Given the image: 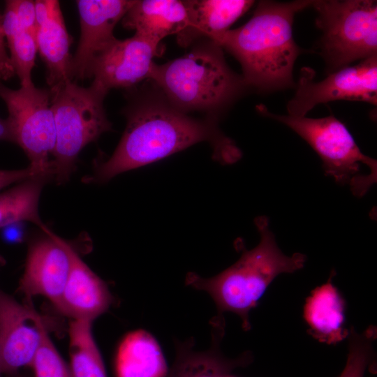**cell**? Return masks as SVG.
<instances>
[{
  "label": "cell",
  "mask_w": 377,
  "mask_h": 377,
  "mask_svg": "<svg viewBox=\"0 0 377 377\" xmlns=\"http://www.w3.org/2000/svg\"><path fill=\"white\" fill-rule=\"evenodd\" d=\"M47 181L40 177H31L0 193V228L24 221L33 223L42 231L47 228L38 212L41 191Z\"/></svg>",
  "instance_id": "44dd1931"
},
{
  "label": "cell",
  "mask_w": 377,
  "mask_h": 377,
  "mask_svg": "<svg viewBox=\"0 0 377 377\" xmlns=\"http://www.w3.org/2000/svg\"><path fill=\"white\" fill-rule=\"evenodd\" d=\"M115 368L117 377H165L168 371L156 340L142 330L131 332L123 339Z\"/></svg>",
  "instance_id": "d6986e66"
},
{
  "label": "cell",
  "mask_w": 377,
  "mask_h": 377,
  "mask_svg": "<svg viewBox=\"0 0 377 377\" xmlns=\"http://www.w3.org/2000/svg\"><path fill=\"white\" fill-rule=\"evenodd\" d=\"M0 377H1V376H0Z\"/></svg>",
  "instance_id": "1f68e13d"
},
{
  "label": "cell",
  "mask_w": 377,
  "mask_h": 377,
  "mask_svg": "<svg viewBox=\"0 0 377 377\" xmlns=\"http://www.w3.org/2000/svg\"><path fill=\"white\" fill-rule=\"evenodd\" d=\"M212 346L204 351H197L188 341L177 345L174 364L165 377H230L237 367H244L251 362V356L244 353L236 359L223 355L219 350L224 334L223 317L212 320Z\"/></svg>",
  "instance_id": "2e32d148"
},
{
  "label": "cell",
  "mask_w": 377,
  "mask_h": 377,
  "mask_svg": "<svg viewBox=\"0 0 377 377\" xmlns=\"http://www.w3.org/2000/svg\"><path fill=\"white\" fill-rule=\"evenodd\" d=\"M71 258L69 274L54 307L71 320L92 322L104 313L113 302L106 283L82 260L67 242Z\"/></svg>",
  "instance_id": "5bb4252c"
},
{
  "label": "cell",
  "mask_w": 377,
  "mask_h": 377,
  "mask_svg": "<svg viewBox=\"0 0 377 377\" xmlns=\"http://www.w3.org/2000/svg\"><path fill=\"white\" fill-rule=\"evenodd\" d=\"M36 39L38 52L47 68V82L50 89L72 81L71 40L58 1L53 0L50 17L38 29Z\"/></svg>",
  "instance_id": "e0dca14e"
},
{
  "label": "cell",
  "mask_w": 377,
  "mask_h": 377,
  "mask_svg": "<svg viewBox=\"0 0 377 377\" xmlns=\"http://www.w3.org/2000/svg\"><path fill=\"white\" fill-rule=\"evenodd\" d=\"M320 54L330 73L377 55V3L374 0H316Z\"/></svg>",
  "instance_id": "52a82bcc"
},
{
  "label": "cell",
  "mask_w": 377,
  "mask_h": 377,
  "mask_svg": "<svg viewBox=\"0 0 377 377\" xmlns=\"http://www.w3.org/2000/svg\"><path fill=\"white\" fill-rule=\"evenodd\" d=\"M0 97L7 107L14 143L27 156L29 166L37 177L53 178L56 130L50 89L34 84L12 89L0 82Z\"/></svg>",
  "instance_id": "ba28073f"
},
{
  "label": "cell",
  "mask_w": 377,
  "mask_h": 377,
  "mask_svg": "<svg viewBox=\"0 0 377 377\" xmlns=\"http://www.w3.org/2000/svg\"><path fill=\"white\" fill-rule=\"evenodd\" d=\"M132 0H78L80 36L73 57V77H90L97 54L115 38L113 31L133 5Z\"/></svg>",
  "instance_id": "4fadbf2b"
},
{
  "label": "cell",
  "mask_w": 377,
  "mask_h": 377,
  "mask_svg": "<svg viewBox=\"0 0 377 377\" xmlns=\"http://www.w3.org/2000/svg\"><path fill=\"white\" fill-rule=\"evenodd\" d=\"M14 4L21 28L36 36L38 28L36 22L34 1L14 0Z\"/></svg>",
  "instance_id": "484cf974"
},
{
  "label": "cell",
  "mask_w": 377,
  "mask_h": 377,
  "mask_svg": "<svg viewBox=\"0 0 377 377\" xmlns=\"http://www.w3.org/2000/svg\"><path fill=\"white\" fill-rule=\"evenodd\" d=\"M7 43L10 58L21 87L31 85L34 84L31 73L38 52L36 36L21 29Z\"/></svg>",
  "instance_id": "603a6c76"
},
{
  "label": "cell",
  "mask_w": 377,
  "mask_h": 377,
  "mask_svg": "<svg viewBox=\"0 0 377 377\" xmlns=\"http://www.w3.org/2000/svg\"><path fill=\"white\" fill-rule=\"evenodd\" d=\"M35 177H36L35 172L29 166L21 170H0V191L14 183H19Z\"/></svg>",
  "instance_id": "4316f807"
},
{
  "label": "cell",
  "mask_w": 377,
  "mask_h": 377,
  "mask_svg": "<svg viewBox=\"0 0 377 377\" xmlns=\"http://www.w3.org/2000/svg\"><path fill=\"white\" fill-rule=\"evenodd\" d=\"M29 246L18 290L30 302L43 296L54 306L64 288L71 267L67 242L48 228Z\"/></svg>",
  "instance_id": "7c38bea8"
},
{
  "label": "cell",
  "mask_w": 377,
  "mask_h": 377,
  "mask_svg": "<svg viewBox=\"0 0 377 377\" xmlns=\"http://www.w3.org/2000/svg\"><path fill=\"white\" fill-rule=\"evenodd\" d=\"M264 117L291 128L317 153L325 175L341 184H348L357 197L363 196L376 182L377 161L363 154L346 126L333 115L322 118L273 113L261 104Z\"/></svg>",
  "instance_id": "8992f818"
},
{
  "label": "cell",
  "mask_w": 377,
  "mask_h": 377,
  "mask_svg": "<svg viewBox=\"0 0 377 377\" xmlns=\"http://www.w3.org/2000/svg\"><path fill=\"white\" fill-rule=\"evenodd\" d=\"M374 329L359 333L351 328L348 334L346 363L339 377H364L374 355Z\"/></svg>",
  "instance_id": "cb8c5ba5"
},
{
  "label": "cell",
  "mask_w": 377,
  "mask_h": 377,
  "mask_svg": "<svg viewBox=\"0 0 377 377\" xmlns=\"http://www.w3.org/2000/svg\"><path fill=\"white\" fill-rule=\"evenodd\" d=\"M17 223L9 225L4 228V236L9 241H15L20 237L21 231Z\"/></svg>",
  "instance_id": "4dcf8cb0"
},
{
  "label": "cell",
  "mask_w": 377,
  "mask_h": 377,
  "mask_svg": "<svg viewBox=\"0 0 377 377\" xmlns=\"http://www.w3.org/2000/svg\"><path fill=\"white\" fill-rule=\"evenodd\" d=\"M34 377H73L68 365L52 343L45 325L42 339L31 364Z\"/></svg>",
  "instance_id": "d4e9b609"
},
{
  "label": "cell",
  "mask_w": 377,
  "mask_h": 377,
  "mask_svg": "<svg viewBox=\"0 0 377 377\" xmlns=\"http://www.w3.org/2000/svg\"><path fill=\"white\" fill-rule=\"evenodd\" d=\"M52 3L53 0H37L34 1L36 22L38 29L49 18Z\"/></svg>",
  "instance_id": "f1b7e54d"
},
{
  "label": "cell",
  "mask_w": 377,
  "mask_h": 377,
  "mask_svg": "<svg viewBox=\"0 0 377 377\" xmlns=\"http://www.w3.org/2000/svg\"><path fill=\"white\" fill-rule=\"evenodd\" d=\"M15 75V72L13 66L6 51L5 37L2 31L0 18V80H8Z\"/></svg>",
  "instance_id": "83f0119b"
},
{
  "label": "cell",
  "mask_w": 377,
  "mask_h": 377,
  "mask_svg": "<svg viewBox=\"0 0 377 377\" xmlns=\"http://www.w3.org/2000/svg\"><path fill=\"white\" fill-rule=\"evenodd\" d=\"M343 311V300L332 284L331 276L325 284L312 291L306 300L304 313L313 334L332 343L346 337L342 330Z\"/></svg>",
  "instance_id": "ffe728a7"
},
{
  "label": "cell",
  "mask_w": 377,
  "mask_h": 377,
  "mask_svg": "<svg viewBox=\"0 0 377 377\" xmlns=\"http://www.w3.org/2000/svg\"><path fill=\"white\" fill-rule=\"evenodd\" d=\"M50 91L56 130L53 179L61 184L69 180L83 148L111 129L103 105L108 91L93 82L84 87L73 80Z\"/></svg>",
  "instance_id": "5b68a950"
},
{
  "label": "cell",
  "mask_w": 377,
  "mask_h": 377,
  "mask_svg": "<svg viewBox=\"0 0 377 377\" xmlns=\"http://www.w3.org/2000/svg\"><path fill=\"white\" fill-rule=\"evenodd\" d=\"M254 222L260 235L255 248L244 250L235 264L215 276L203 278L190 272L186 277V285L209 293L217 306L218 316L226 311L237 314L245 330L251 328L249 311L273 280L302 269L306 261L303 253L288 256L281 251L267 217L258 216Z\"/></svg>",
  "instance_id": "3957f363"
},
{
  "label": "cell",
  "mask_w": 377,
  "mask_h": 377,
  "mask_svg": "<svg viewBox=\"0 0 377 377\" xmlns=\"http://www.w3.org/2000/svg\"><path fill=\"white\" fill-rule=\"evenodd\" d=\"M159 43L135 34L131 38H114L95 57L90 77L108 91L113 88H131L149 79L159 53Z\"/></svg>",
  "instance_id": "8fae6325"
},
{
  "label": "cell",
  "mask_w": 377,
  "mask_h": 377,
  "mask_svg": "<svg viewBox=\"0 0 377 377\" xmlns=\"http://www.w3.org/2000/svg\"><path fill=\"white\" fill-rule=\"evenodd\" d=\"M185 55L162 65L154 64L150 80L173 107L186 113H217L232 103L246 87L242 76L228 66L222 48L204 40Z\"/></svg>",
  "instance_id": "277c9868"
},
{
  "label": "cell",
  "mask_w": 377,
  "mask_h": 377,
  "mask_svg": "<svg viewBox=\"0 0 377 377\" xmlns=\"http://www.w3.org/2000/svg\"><path fill=\"white\" fill-rule=\"evenodd\" d=\"M162 97L141 98L129 105L119 145L107 161L96 165L88 180L106 182L203 141L209 142L214 158L223 165L241 158V150L219 129L216 119L192 118Z\"/></svg>",
  "instance_id": "6da1fadb"
},
{
  "label": "cell",
  "mask_w": 377,
  "mask_h": 377,
  "mask_svg": "<svg viewBox=\"0 0 377 377\" xmlns=\"http://www.w3.org/2000/svg\"><path fill=\"white\" fill-rule=\"evenodd\" d=\"M3 260L0 257V265ZM43 320L30 302L20 304L0 289V376L31 367L42 339Z\"/></svg>",
  "instance_id": "30bf717a"
},
{
  "label": "cell",
  "mask_w": 377,
  "mask_h": 377,
  "mask_svg": "<svg viewBox=\"0 0 377 377\" xmlns=\"http://www.w3.org/2000/svg\"><path fill=\"white\" fill-rule=\"evenodd\" d=\"M337 100L377 103V55L330 73L319 82L313 71H302L295 96L289 101V115L305 116L316 105Z\"/></svg>",
  "instance_id": "9c48e42d"
},
{
  "label": "cell",
  "mask_w": 377,
  "mask_h": 377,
  "mask_svg": "<svg viewBox=\"0 0 377 377\" xmlns=\"http://www.w3.org/2000/svg\"><path fill=\"white\" fill-rule=\"evenodd\" d=\"M92 322L71 320L69 324V369L73 377H107L91 330Z\"/></svg>",
  "instance_id": "7402d4cb"
},
{
  "label": "cell",
  "mask_w": 377,
  "mask_h": 377,
  "mask_svg": "<svg viewBox=\"0 0 377 377\" xmlns=\"http://www.w3.org/2000/svg\"><path fill=\"white\" fill-rule=\"evenodd\" d=\"M186 24V8L179 0L135 1L122 18L125 28L158 43L169 35L178 34Z\"/></svg>",
  "instance_id": "ac0fdd59"
},
{
  "label": "cell",
  "mask_w": 377,
  "mask_h": 377,
  "mask_svg": "<svg viewBox=\"0 0 377 377\" xmlns=\"http://www.w3.org/2000/svg\"><path fill=\"white\" fill-rule=\"evenodd\" d=\"M187 11L186 27L177 34L186 47L204 40L215 41L254 3L251 0L183 1Z\"/></svg>",
  "instance_id": "9a60e30c"
},
{
  "label": "cell",
  "mask_w": 377,
  "mask_h": 377,
  "mask_svg": "<svg viewBox=\"0 0 377 377\" xmlns=\"http://www.w3.org/2000/svg\"><path fill=\"white\" fill-rule=\"evenodd\" d=\"M313 1H260L246 23L214 41L240 63L246 87L268 92L294 84L293 66L302 52L293 36L294 17Z\"/></svg>",
  "instance_id": "7a4b0ae2"
},
{
  "label": "cell",
  "mask_w": 377,
  "mask_h": 377,
  "mask_svg": "<svg viewBox=\"0 0 377 377\" xmlns=\"http://www.w3.org/2000/svg\"><path fill=\"white\" fill-rule=\"evenodd\" d=\"M0 140L8 141L14 143L11 129L8 120L0 117Z\"/></svg>",
  "instance_id": "f546056e"
}]
</instances>
